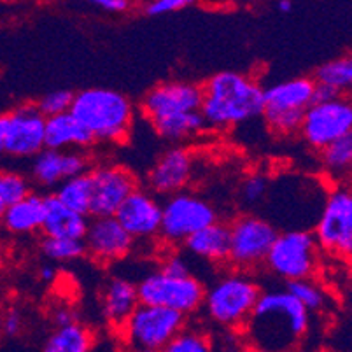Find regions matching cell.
Returning a JSON list of instances; mask_svg holds the SVG:
<instances>
[{"label": "cell", "instance_id": "obj_1", "mask_svg": "<svg viewBox=\"0 0 352 352\" xmlns=\"http://www.w3.org/2000/svg\"><path fill=\"white\" fill-rule=\"evenodd\" d=\"M310 314L286 289L261 291L240 331L254 352H291L307 337Z\"/></svg>", "mask_w": 352, "mask_h": 352}, {"label": "cell", "instance_id": "obj_2", "mask_svg": "<svg viewBox=\"0 0 352 352\" xmlns=\"http://www.w3.org/2000/svg\"><path fill=\"white\" fill-rule=\"evenodd\" d=\"M200 114L206 128L230 130L263 114V88L254 78L223 70L201 86Z\"/></svg>", "mask_w": 352, "mask_h": 352}, {"label": "cell", "instance_id": "obj_3", "mask_svg": "<svg viewBox=\"0 0 352 352\" xmlns=\"http://www.w3.org/2000/svg\"><path fill=\"white\" fill-rule=\"evenodd\" d=\"M72 114L94 142L123 144L132 132L135 109L126 95L109 88H88L74 94Z\"/></svg>", "mask_w": 352, "mask_h": 352}, {"label": "cell", "instance_id": "obj_4", "mask_svg": "<svg viewBox=\"0 0 352 352\" xmlns=\"http://www.w3.org/2000/svg\"><path fill=\"white\" fill-rule=\"evenodd\" d=\"M259 294L261 287L251 274L233 270L206 287L201 307L214 324L233 331L248 321Z\"/></svg>", "mask_w": 352, "mask_h": 352}, {"label": "cell", "instance_id": "obj_5", "mask_svg": "<svg viewBox=\"0 0 352 352\" xmlns=\"http://www.w3.org/2000/svg\"><path fill=\"white\" fill-rule=\"evenodd\" d=\"M314 81L293 78L263 89L265 123L275 135L291 137L300 132L303 114L314 102Z\"/></svg>", "mask_w": 352, "mask_h": 352}, {"label": "cell", "instance_id": "obj_6", "mask_svg": "<svg viewBox=\"0 0 352 352\" xmlns=\"http://www.w3.org/2000/svg\"><path fill=\"white\" fill-rule=\"evenodd\" d=\"M321 251L314 235L307 230H287L275 236L268 251L265 267L272 275L293 283L314 279L319 268Z\"/></svg>", "mask_w": 352, "mask_h": 352}, {"label": "cell", "instance_id": "obj_7", "mask_svg": "<svg viewBox=\"0 0 352 352\" xmlns=\"http://www.w3.org/2000/svg\"><path fill=\"white\" fill-rule=\"evenodd\" d=\"M137 294L142 305L163 307L186 318L201 309L206 286L193 274L177 277L155 270L144 275L137 284Z\"/></svg>", "mask_w": 352, "mask_h": 352}, {"label": "cell", "instance_id": "obj_8", "mask_svg": "<svg viewBox=\"0 0 352 352\" xmlns=\"http://www.w3.org/2000/svg\"><path fill=\"white\" fill-rule=\"evenodd\" d=\"M314 239L319 251L347 259L352 254V191L345 184L331 188L316 223Z\"/></svg>", "mask_w": 352, "mask_h": 352}, {"label": "cell", "instance_id": "obj_9", "mask_svg": "<svg viewBox=\"0 0 352 352\" xmlns=\"http://www.w3.org/2000/svg\"><path fill=\"white\" fill-rule=\"evenodd\" d=\"M186 326V318L163 307L139 303L120 328V338L126 349H147L160 352Z\"/></svg>", "mask_w": 352, "mask_h": 352}, {"label": "cell", "instance_id": "obj_10", "mask_svg": "<svg viewBox=\"0 0 352 352\" xmlns=\"http://www.w3.org/2000/svg\"><path fill=\"white\" fill-rule=\"evenodd\" d=\"M217 221V212L210 201L190 191L166 197L162 204L160 239L166 245L184 244L191 235Z\"/></svg>", "mask_w": 352, "mask_h": 352}, {"label": "cell", "instance_id": "obj_11", "mask_svg": "<svg viewBox=\"0 0 352 352\" xmlns=\"http://www.w3.org/2000/svg\"><path fill=\"white\" fill-rule=\"evenodd\" d=\"M230 226L228 261L235 270L252 272L263 267L268 251L279 232L270 221L254 214L236 217Z\"/></svg>", "mask_w": 352, "mask_h": 352}, {"label": "cell", "instance_id": "obj_12", "mask_svg": "<svg viewBox=\"0 0 352 352\" xmlns=\"http://www.w3.org/2000/svg\"><path fill=\"white\" fill-rule=\"evenodd\" d=\"M300 137L314 149L322 151L335 140L352 133V105L347 97L328 102H312L303 114Z\"/></svg>", "mask_w": 352, "mask_h": 352}, {"label": "cell", "instance_id": "obj_13", "mask_svg": "<svg viewBox=\"0 0 352 352\" xmlns=\"http://www.w3.org/2000/svg\"><path fill=\"white\" fill-rule=\"evenodd\" d=\"M201 86L190 81H163L142 98L140 111L149 123L200 113Z\"/></svg>", "mask_w": 352, "mask_h": 352}, {"label": "cell", "instance_id": "obj_14", "mask_svg": "<svg viewBox=\"0 0 352 352\" xmlns=\"http://www.w3.org/2000/svg\"><path fill=\"white\" fill-rule=\"evenodd\" d=\"M91 217H113L124 200L137 190V179L123 165H100L89 170Z\"/></svg>", "mask_w": 352, "mask_h": 352}, {"label": "cell", "instance_id": "obj_15", "mask_svg": "<svg viewBox=\"0 0 352 352\" xmlns=\"http://www.w3.org/2000/svg\"><path fill=\"white\" fill-rule=\"evenodd\" d=\"M124 232L139 242H149L160 236L162 201L149 190L137 188L114 214Z\"/></svg>", "mask_w": 352, "mask_h": 352}, {"label": "cell", "instance_id": "obj_16", "mask_svg": "<svg viewBox=\"0 0 352 352\" xmlns=\"http://www.w3.org/2000/svg\"><path fill=\"white\" fill-rule=\"evenodd\" d=\"M86 254L98 263H114L126 258L135 248V240L124 232L116 217H94L85 233Z\"/></svg>", "mask_w": 352, "mask_h": 352}, {"label": "cell", "instance_id": "obj_17", "mask_svg": "<svg viewBox=\"0 0 352 352\" xmlns=\"http://www.w3.org/2000/svg\"><path fill=\"white\" fill-rule=\"evenodd\" d=\"M6 155L14 158H35L44 149L46 118L35 104H27L8 114Z\"/></svg>", "mask_w": 352, "mask_h": 352}, {"label": "cell", "instance_id": "obj_18", "mask_svg": "<svg viewBox=\"0 0 352 352\" xmlns=\"http://www.w3.org/2000/svg\"><path fill=\"white\" fill-rule=\"evenodd\" d=\"M193 156L186 147L174 146L162 153L147 174V184L153 195L172 197L181 193L193 177Z\"/></svg>", "mask_w": 352, "mask_h": 352}, {"label": "cell", "instance_id": "obj_19", "mask_svg": "<svg viewBox=\"0 0 352 352\" xmlns=\"http://www.w3.org/2000/svg\"><path fill=\"white\" fill-rule=\"evenodd\" d=\"M89 156L81 149H43L32 162V179L44 188L60 186L63 181L89 172Z\"/></svg>", "mask_w": 352, "mask_h": 352}, {"label": "cell", "instance_id": "obj_20", "mask_svg": "<svg viewBox=\"0 0 352 352\" xmlns=\"http://www.w3.org/2000/svg\"><path fill=\"white\" fill-rule=\"evenodd\" d=\"M139 307L137 284L124 277H111L102 289V314L105 321L120 331L121 326Z\"/></svg>", "mask_w": 352, "mask_h": 352}, {"label": "cell", "instance_id": "obj_21", "mask_svg": "<svg viewBox=\"0 0 352 352\" xmlns=\"http://www.w3.org/2000/svg\"><path fill=\"white\" fill-rule=\"evenodd\" d=\"M88 217L74 212L60 204L53 195L44 197V221L41 232L51 239H85Z\"/></svg>", "mask_w": 352, "mask_h": 352}, {"label": "cell", "instance_id": "obj_22", "mask_svg": "<svg viewBox=\"0 0 352 352\" xmlns=\"http://www.w3.org/2000/svg\"><path fill=\"white\" fill-rule=\"evenodd\" d=\"M94 140L85 128L70 113L46 118L44 128V149L51 151H70V149H85L91 146Z\"/></svg>", "mask_w": 352, "mask_h": 352}, {"label": "cell", "instance_id": "obj_23", "mask_svg": "<svg viewBox=\"0 0 352 352\" xmlns=\"http://www.w3.org/2000/svg\"><path fill=\"white\" fill-rule=\"evenodd\" d=\"M190 254L209 263H226L230 256V226L217 219L184 242Z\"/></svg>", "mask_w": 352, "mask_h": 352}, {"label": "cell", "instance_id": "obj_24", "mask_svg": "<svg viewBox=\"0 0 352 352\" xmlns=\"http://www.w3.org/2000/svg\"><path fill=\"white\" fill-rule=\"evenodd\" d=\"M44 221V197L30 193L11 207H6L0 226L16 236L39 232Z\"/></svg>", "mask_w": 352, "mask_h": 352}, {"label": "cell", "instance_id": "obj_25", "mask_svg": "<svg viewBox=\"0 0 352 352\" xmlns=\"http://www.w3.org/2000/svg\"><path fill=\"white\" fill-rule=\"evenodd\" d=\"M94 331L82 322L54 328L46 338L41 352H89L94 345Z\"/></svg>", "mask_w": 352, "mask_h": 352}, {"label": "cell", "instance_id": "obj_26", "mask_svg": "<svg viewBox=\"0 0 352 352\" xmlns=\"http://www.w3.org/2000/svg\"><path fill=\"white\" fill-rule=\"evenodd\" d=\"M321 153V165L326 177L337 184H344L352 168V133L326 146Z\"/></svg>", "mask_w": 352, "mask_h": 352}, {"label": "cell", "instance_id": "obj_27", "mask_svg": "<svg viewBox=\"0 0 352 352\" xmlns=\"http://www.w3.org/2000/svg\"><path fill=\"white\" fill-rule=\"evenodd\" d=\"M53 197L67 209L88 217L89 206H91V179H89V172L63 181L60 186H56Z\"/></svg>", "mask_w": 352, "mask_h": 352}, {"label": "cell", "instance_id": "obj_28", "mask_svg": "<svg viewBox=\"0 0 352 352\" xmlns=\"http://www.w3.org/2000/svg\"><path fill=\"white\" fill-rule=\"evenodd\" d=\"M312 81L316 85L333 89L340 97H345L352 86V58L345 54V56H338V58L322 63L314 74Z\"/></svg>", "mask_w": 352, "mask_h": 352}, {"label": "cell", "instance_id": "obj_29", "mask_svg": "<svg viewBox=\"0 0 352 352\" xmlns=\"http://www.w3.org/2000/svg\"><path fill=\"white\" fill-rule=\"evenodd\" d=\"M151 126L162 139L168 140V142H182V140L193 139L195 135H200L206 130V123H204L200 113L158 121V123H153Z\"/></svg>", "mask_w": 352, "mask_h": 352}, {"label": "cell", "instance_id": "obj_30", "mask_svg": "<svg viewBox=\"0 0 352 352\" xmlns=\"http://www.w3.org/2000/svg\"><path fill=\"white\" fill-rule=\"evenodd\" d=\"M286 291L309 314L322 312L328 309V291L314 279H302L286 283Z\"/></svg>", "mask_w": 352, "mask_h": 352}, {"label": "cell", "instance_id": "obj_31", "mask_svg": "<svg viewBox=\"0 0 352 352\" xmlns=\"http://www.w3.org/2000/svg\"><path fill=\"white\" fill-rule=\"evenodd\" d=\"M160 352H216V349L206 329L186 324Z\"/></svg>", "mask_w": 352, "mask_h": 352}, {"label": "cell", "instance_id": "obj_32", "mask_svg": "<svg viewBox=\"0 0 352 352\" xmlns=\"http://www.w3.org/2000/svg\"><path fill=\"white\" fill-rule=\"evenodd\" d=\"M41 252L50 261H74V259H79L86 254V248L82 240L43 236Z\"/></svg>", "mask_w": 352, "mask_h": 352}, {"label": "cell", "instance_id": "obj_33", "mask_svg": "<svg viewBox=\"0 0 352 352\" xmlns=\"http://www.w3.org/2000/svg\"><path fill=\"white\" fill-rule=\"evenodd\" d=\"M32 193L27 175L12 170H0V206L11 207Z\"/></svg>", "mask_w": 352, "mask_h": 352}, {"label": "cell", "instance_id": "obj_34", "mask_svg": "<svg viewBox=\"0 0 352 352\" xmlns=\"http://www.w3.org/2000/svg\"><path fill=\"white\" fill-rule=\"evenodd\" d=\"M74 94L70 89H54L50 94L44 95L35 107L39 109V113L44 118H53L58 116V114H65L70 111V105H72Z\"/></svg>", "mask_w": 352, "mask_h": 352}, {"label": "cell", "instance_id": "obj_35", "mask_svg": "<svg viewBox=\"0 0 352 352\" xmlns=\"http://www.w3.org/2000/svg\"><path fill=\"white\" fill-rule=\"evenodd\" d=\"M268 191V175L263 172H254L244 179L240 186V198L248 206H256L263 200Z\"/></svg>", "mask_w": 352, "mask_h": 352}, {"label": "cell", "instance_id": "obj_36", "mask_svg": "<svg viewBox=\"0 0 352 352\" xmlns=\"http://www.w3.org/2000/svg\"><path fill=\"white\" fill-rule=\"evenodd\" d=\"M190 6V0H151V2L144 4V14L158 18V16L170 14V12H179Z\"/></svg>", "mask_w": 352, "mask_h": 352}, {"label": "cell", "instance_id": "obj_37", "mask_svg": "<svg viewBox=\"0 0 352 352\" xmlns=\"http://www.w3.org/2000/svg\"><path fill=\"white\" fill-rule=\"evenodd\" d=\"M0 331L6 337L14 338L23 331V314L16 307H9L8 310H2V321H0Z\"/></svg>", "mask_w": 352, "mask_h": 352}, {"label": "cell", "instance_id": "obj_38", "mask_svg": "<svg viewBox=\"0 0 352 352\" xmlns=\"http://www.w3.org/2000/svg\"><path fill=\"white\" fill-rule=\"evenodd\" d=\"M190 261L179 252H170V254L166 256L165 259L162 261V267L158 270H162L163 274L168 275H177V277H182V275H191V267Z\"/></svg>", "mask_w": 352, "mask_h": 352}, {"label": "cell", "instance_id": "obj_39", "mask_svg": "<svg viewBox=\"0 0 352 352\" xmlns=\"http://www.w3.org/2000/svg\"><path fill=\"white\" fill-rule=\"evenodd\" d=\"M94 6L102 9L104 12L121 14V12H126L128 9L132 8V2H128V0H95Z\"/></svg>", "mask_w": 352, "mask_h": 352}, {"label": "cell", "instance_id": "obj_40", "mask_svg": "<svg viewBox=\"0 0 352 352\" xmlns=\"http://www.w3.org/2000/svg\"><path fill=\"white\" fill-rule=\"evenodd\" d=\"M78 316H76V312H74L70 307H58V309H54L53 312V322L56 328H62V326H67V324H72V322H78Z\"/></svg>", "mask_w": 352, "mask_h": 352}, {"label": "cell", "instance_id": "obj_41", "mask_svg": "<svg viewBox=\"0 0 352 352\" xmlns=\"http://www.w3.org/2000/svg\"><path fill=\"white\" fill-rule=\"evenodd\" d=\"M37 277H39V280H43V283L51 284L56 277H58V270H56V267H54L53 263H44L41 265L39 270H37Z\"/></svg>", "mask_w": 352, "mask_h": 352}, {"label": "cell", "instance_id": "obj_42", "mask_svg": "<svg viewBox=\"0 0 352 352\" xmlns=\"http://www.w3.org/2000/svg\"><path fill=\"white\" fill-rule=\"evenodd\" d=\"M8 114H0V158L6 156V142H8Z\"/></svg>", "mask_w": 352, "mask_h": 352}, {"label": "cell", "instance_id": "obj_43", "mask_svg": "<svg viewBox=\"0 0 352 352\" xmlns=\"http://www.w3.org/2000/svg\"><path fill=\"white\" fill-rule=\"evenodd\" d=\"M89 352H123V351L118 347L116 342H105V344H102V342L94 340V345H91V351Z\"/></svg>", "mask_w": 352, "mask_h": 352}, {"label": "cell", "instance_id": "obj_44", "mask_svg": "<svg viewBox=\"0 0 352 352\" xmlns=\"http://www.w3.org/2000/svg\"><path fill=\"white\" fill-rule=\"evenodd\" d=\"M275 8H277V11H279L280 14H289V12L293 11V2H291V0H279V2L275 4Z\"/></svg>", "mask_w": 352, "mask_h": 352}, {"label": "cell", "instance_id": "obj_45", "mask_svg": "<svg viewBox=\"0 0 352 352\" xmlns=\"http://www.w3.org/2000/svg\"><path fill=\"white\" fill-rule=\"evenodd\" d=\"M6 256H8V249H6L4 240L0 239V268L4 267V263H6Z\"/></svg>", "mask_w": 352, "mask_h": 352}, {"label": "cell", "instance_id": "obj_46", "mask_svg": "<svg viewBox=\"0 0 352 352\" xmlns=\"http://www.w3.org/2000/svg\"><path fill=\"white\" fill-rule=\"evenodd\" d=\"M123 352H156V351H147V349H124Z\"/></svg>", "mask_w": 352, "mask_h": 352}, {"label": "cell", "instance_id": "obj_47", "mask_svg": "<svg viewBox=\"0 0 352 352\" xmlns=\"http://www.w3.org/2000/svg\"><path fill=\"white\" fill-rule=\"evenodd\" d=\"M2 212H4V207L0 206V219H2Z\"/></svg>", "mask_w": 352, "mask_h": 352}, {"label": "cell", "instance_id": "obj_48", "mask_svg": "<svg viewBox=\"0 0 352 352\" xmlns=\"http://www.w3.org/2000/svg\"><path fill=\"white\" fill-rule=\"evenodd\" d=\"M0 321H2V307H0Z\"/></svg>", "mask_w": 352, "mask_h": 352}]
</instances>
